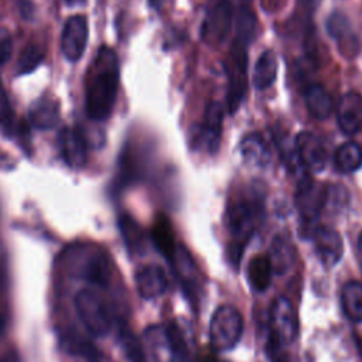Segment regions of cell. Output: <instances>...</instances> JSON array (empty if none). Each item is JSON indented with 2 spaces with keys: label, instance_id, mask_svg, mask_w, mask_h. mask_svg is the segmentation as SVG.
Masks as SVG:
<instances>
[{
  "label": "cell",
  "instance_id": "cell-17",
  "mask_svg": "<svg viewBox=\"0 0 362 362\" xmlns=\"http://www.w3.org/2000/svg\"><path fill=\"white\" fill-rule=\"evenodd\" d=\"M232 28V6L228 0H221L209 13L202 35L209 42H223Z\"/></svg>",
  "mask_w": 362,
  "mask_h": 362
},
{
  "label": "cell",
  "instance_id": "cell-13",
  "mask_svg": "<svg viewBox=\"0 0 362 362\" xmlns=\"http://www.w3.org/2000/svg\"><path fill=\"white\" fill-rule=\"evenodd\" d=\"M294 148L304 168L314 173H320L327 165V151L322 141L310 132H301L297 134Z\"/></svg>",
  "mask_w": 362,
  "mask_h": 362
},
{
  "label": "cell",
  "instance_id": "cell-6",
  "mask_svg": "<svg viewBox=\"0 0 362 362\" xmlns=\"http://www.w3.org/2000/svg\"><path fill=\"white\" fill-rule=\"evenodd\" d=\"M325 188L317 184L313 178L303 175L296 191V206L301 219L303 229L310 235L318 225V218L324 209Z\"/></svg>",
  "mask_w": 362,
  "mask_h": 362
},
{
  "label": "cell",
  "instance_id": "cell-34",
  "mask_svg": "<svg viewBox=\"0 0 362 362\" xmlns=\"http://www.w3.org/2000/svg\"><path fill=\"white\" fill-rule=\"evenodd\" d=\"M13 52V41L11 35L7 30L0 28V65H4Z\"/></svg>",
  "mask_w": 362,
  "mask_h": 362
},
{
  "label": "cell",
  "instance_id": "cell-29",
  "mask_svg": "<svg viewBox=\"0 0 362 362\" xmlns=\"http://www.w3.org/2000/svg\"><path fill=\"white\" fill-rule=\"evenodd\" d=\"M119 228L130 250L140 252L144 247V233L139 226V223L132 216L122 215L119 219Z\"/></svg>",
  "mask_w": 362,
  "mask_h": 362
},
{
  "label": "cell",
  "instance_id": "cell-23",
  "mask_svg": "<svg viewBox=\"0 0 362 362\" xmlns=\"http://www.w3.org/2000/svg\"><path fill=\"white\" fill-rule=\"evenodd\" d=\"M273 273L274 272L269 255L259 253L253 256L247 264V280L252 288L259 293L266 291L269 288Z\"/></svg>",
  "mask_w": 362,
  "mask_h": 362
},
{
  "label": "cell",
  "instance_id": "cell-26",
  "mask_svg": "<svg viewBox=\"0 0 362 362\" xmlns=\"http://www.w3.org/2000/svg\"><path fill=\"white\" fill-rule=\"evenodd\" d=\"M151 239H153V243L157 247V250L164 257L171 260L177 250V245H175L171 225L165 216H158L156 219L153 229H151Z\"/></svg>",
  "mask_w": 362,
  "mask_h": 362
},
{
  "label": "cell",
  "instance_id": "cell-7",
  "mask_svg": "<svg viewBox=\"0 0 362 362\" xmlns=\"http://www.w3.org/2000/svg\"><path fill=\"white\" fill-rule=\"evenodd\" d=\"M269 339L284 346L291 344L298 334V317L294 305L286 297L273 300L269 310Z\"/></svg>",
  "mask_w": 362,
  "mask_h": 362
},
{
  "label": "cell",
  "instance_id": "cell-5",
  "mask_svg": "<svg viewBox=\"0 0 362 362\" xmlns=\"http://www.w3.org/2000/svg\"><path fill=\"white\" fill-rule=\"evenodd\" d=\"M243 332V318L232 305H221L209 322V341L215 351L232 349Z\"/></svg>",
  "mask_w": 362,
  "mask_h": 362
},
{
  "label": "cell",
  "instance_id": "cell-24",
  "mask_svg": "<svg viewBox=\"0 0 362 362\" xmlns=\"http://www.w3.org/2000/svg\"><path fill=\"white\" fill-rule=\"evenodd\" d=\"M170 262H173L174 270L185 290L191 291L192 288H195L198 281V270L189 252L182 245L177 246V250Z\"/></svg>",
  "mask_w": 362,
  "mask_h": 362
},
{
  "label": "cell",
  "instance_id": "cell-14",
  "mask_svg": "<svg viewBox=\"0 0 362 362\" xmlns=\"http://www.w3.org/2000/svg\"><path fill=\"white\" fill-rule=\"evenodd\" d=\"M337 123L346 136H354L362 129V95L346 92L341 96L337 106Z\"/></svg>",
  "mask_w": 362,
  "mask_h": 362
},
{
  "label": "cell",
  "instance_id": "cell-42",
  "mask_svg": "<svg viewBox=\"0 0 362 362\" xmlns=\"http://www.w3.org/2000/svg\"><path fill=\"white\" fill-rule=\"evenodd\" d=\"M68 3H78V1H82V0H66Z\"/></svg>",
  "mask_w": 362,
  "mask_h": 362
},
{
  "label": "cell",
  "instance_id": "cell-43",
  "mask_svg": "<svg viewBox=\"0 0 362 362\" xmlns=\"http://www.w3.org/2000/svg\"><path fill=\"white\" fill-rule=\"evenodd\" d=\"M88 362H99V361H98V359H96V361H88Z\"/></svg>",
  "mask_w": 362,
  "mask_h": 362
},
{
  "label": "cell",
  "instance_id": "cell-11",
  "mask_svg": "<svg viewBox=\"0 0 362 362\" xmlns=\"http://www.w3.org/2000/svg\"><path fill=\"white\" fill-rule=\"evenodd\" d=\"M327 33L331 40L337 44L339 52L346 57L352 58L359 51V40L354 31V27L348 17L341 11H334L329 14L327 20Z\"/></svg>",
  "mask_w": 362,
  "mask_h": 362
},
{
  "label": "cell",
  "instance_id": "cell-31",
  "mask_svg": "<svg viewBox=\"0 0 362 362\" xmlns=\"http://www.w3.org/2000/svg\"><path fill=\"white\" fill-rule=\"evenodd\" d=\"M255 30H256V18H255L253 13L247 8H242L239 11L238 20H236L235 40L247 45L255 37Z\"/></svg>",
  "mask_w": 362,
  "mask_h": 362
},
{
  "label": "cell",
  "instance_id": "cell-28",
  "mask_svg": "<svg viewBox=\"0 0 362 362\" xmlns=\"http://www.w3.org/2000/svg\"><path fill=\"white\" fill-rule=\"evenodd\" d=\"M341 300L346 317L352 322H362V283H346L342 288Z\"/></svg>",
  "mask_w": 362,
  "mask_h": 362
},
{
  "label": "cell",
  "instance_id": "cell-12",
  "mask_svg": "<svg viewBox=\"0 0 362 362\" xmlns=\"http://www.w3.org/2000/svg\"><path fill=\"white\" fill-rule=\"evenodd\" d=\"M310 236L317 256L325 266H335L341 260L344 255V242L334 228L317 225Z\"/></svg>",
  "mask_w": 362,
  "mask_h": 362
},
{
  "label": "cell",
  "instance_id": "cell-20",
  "mask_svg": "<svg viewBox=\"0 0 362 362\" xmlns=\"http://www.w3.org/2000/svg\"><path fill=\"white\" fill-rule=\"evenodd\" d=\"M59 117V107L58 102L51 96H41L38 98L30 107L28 119L30 123L35 129L47 130L52 129Z\"/></svg>",
  "mask_w": 362,
  "mask_h": 362
},
{
  "label": "cell",
  "instance_id": "cell-10",
  "mask_svg": "<svg viewBox=\"0 0 362 362\" xmlns=\"http://www.w3.org/2000/svg\"><path fill=\"white\" fill-rule=\"evenodd\" d=\"M88 21L83 16L76 14L65 21L61 35V49L68 61L75 62L82 58L88 42Z\"/></svg>",
  "mask_w": 362,
  "mask_h": 362
},
{
  "label": "cell",
  "instance_id": "cell-36",
  "mask_svg": "<svg viewBox=\"0 0 362 362\" xmlns=\"http://www.w3.org/2000/svg\"><path fill=\"white\" fill-rule=\"evenodd\" d=\"M284 0H260L262 8L267 13H274L276 10H279L283 6Z\"/></svg>",
  "mask_w": 362,
  "mask_h": 362
},
{
  "label": "cell",
  "instance_id": "cell-37",
  "mask_svg": "<svg viewBox=\"0 0 362 362\" xmlns=\"http://www.w3.org/2000/svg\"><path fill=\"white\" fill-rule=\"evenodd\" d=\"M0 362H20V358H18V355H17L16 352L10 351V352H7V354L0 359Z\"/></svg>",
  "mask_w": 362,
  "mask_h": 362
},
{
  "label": "cell",
  "instance_id": "cell-35",
  "mask_svg": "<svg viewBox=\"0 0 362 362\" xmlns=\"http://www.w3.org/2000/svg\"><path fill=\"white\" fill-rule=\"evenodd\" d=\"M266 351H267V355H269L272 362H288L287 356L281 351V345H279V344H276L270 339L266 345Z\"/></svg>",
  "mask_w": 362,
  "mask_h": 362
},
{
  "label": "cell",
  "instance_id": "cell-1",
  "mask_svg": "<svg viewBox=\"0 0 362 362\" xmlns=\"http://www.w3.org/2000/svg\"><path fill=\"white\" fill-rule=\"evenodd\" d=\"M119 88V59L116 52L103 45L89 65L85 83L86 113L92 120H106L115 106Z\"/></svg>",
  "mask_w": 362,
  "mask_h": 362
},
{
  "label": "cell",
  "instance_id": "cell-22",
  "mask_svg": "<svg viewBox=\"0 0 362 362\" xmlns=\"http://www.w3.org/2000/svg\"><path fill=\"white\" fill-rule=\"evenodd\" d=\"M304 100L310 115L318 120H325L334 110L332 98L321 85H310L305 89Z\"/></svg>",
  "mask_w": 362,
  "mask_h": 362
},
{
  "label": "cell",
  "instance_id": "cell-25",
  "mask_svg": "<svg viewBox=\"0 0 362 362\" xmlns=\"http://www.w3.org/2000/svg\"><path fill=\"white\" fill-rule=\"evenodd\" d=\"M276 75H277L276 57L270 49H266L260 54V57L255 64L252 83L256 89L263 90L276 81Z\"/></svg>",
  "mask_w": 362,
  "mask_h": 362
},
{
  "label": "cell",
  "instance_id": "cell-32",
  "mask_svg": "<svg viewBox=\"0 0 362 362\" xmlns=\"http://www.w3.org/2000/svg\"><path fill=\"white\" fill-rule=\"evenodd\" d=\"M64 342H65L66 352H69V354L86 358L88 361H96L98 356H99L96 349L90 344H88L83 338H81V337L78 338V337L66 335L64 338Z\"/></svg>",
  "mask_w": 362,
  "mask_h": 362
},
{
  "label": "cell",
  "instance_id": "cell-3",
  "mask_svg": "<svg viewBox=\"0 0 362 362\" xmlns=\"http://www.w3.org/2000/svg\"><path fill=\"white\" fill-rule=\"evenodd\" d=\"M62 262L69 274L90 284L106 287L112 277L107 253L93 243H75L65 249Z\"/></svg>",
  "mask_w": 362,
  "mask_h": 362
},
{
  "label": "cell",
  "instance_id": "cell-19",
  "mask_svg": "<svg viewBox=\"0 0 362 362\" xmlns=\"http://www.w3.org/2000/svg\"><path fill=\"white\" fill-rule=\"evenodd\" d=\"M240 154L246 164L257 168H264L272 161L270 148L259 133H249L242 139Z\"/></svg>",
  "mask_w": 362,
  "mask_h": 362
},
{
  "label": "cell",
  "instance_id": "cell-15",
  "mask_svg": "<svg viewBox=\"0 0 362 362\" xmlns=\"http://www.w3.org/2000/svg\"><path fill=\"white\" fill-rule=\"evenodd\" d=\"M144 346L150 362H177L167 327L153 325L144 332Z\"/></svg>",
  "mask_w": 362,
  "mask_h": 362
},
{
  "label": "cell",
  "instance_id": "cell-33",
  "mask_svg": "<svg viewBox=\"0 0 362 362\" xmlns=\"http://www.w3.org/2000/svg\"><path fill=\"white\" fill-rule=\"evenodd\" d=\"M349 194L348 189L344 185H331L325 188V195H324V208H331V209H339L344 208L348 204Z\"/></svg>",
  "mask_w": 362,
  "mask_h": 362
},
{
  "label": "cell",
  "instance_id": "cell-27",
  "mask_svg": "<svg viewBox=\"0 0 362 362\" xmlns=\"http://www.w3.org/2000/svg\"><path fill=\"white\" fill-rule=\"evenodd\" d=\"M334 165L339 173L349 174L362 165V148L354 143H342L334 153Z\"/></svg>",
  "mask_w": 362,
  "mask_h": 362
},
{
  "label": "cell",
  "instance_id": "cell-39",
  "mask_svg": "<svg viewBox=\"0 0 362 362\" xmlns=\"http://www.w3.org/2000/svg\"><path fill=\"white\" fill-rule=\"evenodd\" d=\"M358 249H359V252L362 255V232L359 233V238H358Z\"/></svg>",
  "mask_w": 362,
  "mask_h": 362
},
{
  "label": "cell",
  "instance_id": "cell-30",
  "mask_svg": "<svg viewBox=\"0 0 362 362\" xmlns=\"http://www.w3.org/2000/svg\"><path fill=\"white\" fill-rule=\"evenodd\" d=\"M42 59H44V49L35 42L27 44L18 57L17 74L25 75L33 72L41 64Z\"/></svg>",
  "mask_w": 362,
  "mask_h": 362
},
{
  "label": "cell",
  "instance_id": "cell-41",
  "mask_svg": "<svg viewBox=\"0 0 362 362\" xmlns=\"http://www.w3.org/2000/svg\"><path fill=\"white\" fill-rule=\"evenodd\" d=\"M3 99V86H1V81H0V100Z\"/></svg>",
  "mask_w": 362,
  "mask_h": 362
},
{
  "label": "cell",
  "instance_id": "cell-2",
  "mask_svg": "<svg viewBox=\"0 0 362 362\" xmlns=\"http://www.w3.org/2000/svg\"><path fill=\"white\" fill-rule=\"evenodd\" d=\"M263 219V202L257 195H245L230 201L226 211V226L232 239L230 259L239 257Z\"/></svg>",
  "mask_w": 362,
  "mask_h": 362
},
{
  "label": "cell",
  "instance_id": "cell-9",
  "mask_svg": "<svg viewBox=\"0 0 362 362\" xmlns=\"http://www.w3.org/2000/svg\"><path fill=\"white\" fill-rule=\"evenodd\" d=\"M223 107L219 102L214 100L208 105L204 116V122L198 124L195 133V141L199 148L208 154H215L219 148V140L222 133Z\"/></svg>",
  "mask_w": 362,
  "mask_h": 362
},
{
  "label": "cell",
  "instance_id": "cell-38",
  "mask_svg": "<svg viewBox=\"0 0 362 362\" xmlns=\"http://www.w3.org/2000/svg\"><path fill=\"white\" fill-rule=\"evenodd\" d=\"M199 362H218V361H216V358H215L214 355L208 354V355H204V356L199 359Z\"/></svg>",
  "mask_w": 362,
  "mask_h": 362
},
{
  "label": "cell",
  "instance_id": "cell-18",
  "mask_svg": "<svg viewBox=\"0 0 362 362\" xmlns=\"http://www.w3.org/2000/svg\"><path fill=\"white\" fill-rule=\"evenodd\" d=\"M168 287V280L164 270L157 264H147L143 266L136 273V288L139 294L146 298L151 300L160 297L165 293Z\"/></svg>",
  "mask_w": 362,
  "mask_h": 362
},
{
  "label": "cell",
  "instance_id": "cell-40",
  "mask_svg": "<svg viewBox=\"0 0 362 362\" xmlns=\"http://www.w3.org/2000/svg\"><path fill=\"white\" fill-rule=\"evenodd\" d=\"M4 325H6V324H4V318L0 315V335H1L3 331H4Z\"/></svg>",
  "mask_w": 362,
  "mask_h": 362
},
{
  "label": "cell",
  "instance_id": "cell-8",
  "mask_svg": "<svg viewBox=\"0 0 362 362\" xmlns=\"http://www.w3.org/2000/svg\"><path fill=\"white\" fill-rule=\"evenodd\" d=\"M245 44L239 41H233L229 55L225 62V71L228 75V110L233 113L242 103V96L246 88V64H247V54H246Z\"/></svg>",
  "mask_w": 362,
  "mask_h": 362
},
{
  "label": "cell",
  "instance_id": "cell-16",
  "mask_svg": "<svg viewBox=\"0 0 362 362\" xmlns=\"http://www.w3.org/2000/svg\"><path fill=\"white\" fill-rule=\"evenodd\" d=\"M58 148L69 167L79 168L86 163L88 147L81 130L64 127L58 134Z\"/></svg>",
  "mask_w": 362,
  "mask_h": 362
},
{
  "label": "cell",
  "instance_id": "cell-21",
  "mask_svg": "<svg viewBox=\"0 0 362 362\" xmlns=\"http://www.w3.org/2000/svg\"><path fill=\"white\" fill-rule=\"evenodd\" d=\"M269 259L272 262L273 272L279 273V274H284L294 264L296 249H294L291 240L286 235L274 236L272 246H270Z\"/></svg>",
  "mask_w": 362,
  "mask_h": 362
},
{
  "label": "cell",
  "instance_id": "cell-4",
  "mask_svg": "<svg viewBox=\"0 0 362 362\" xmlns=\"http://www.w3.org/2000/svg\"><path fill=\"white\" fill-rule=\"evenodd\" d=\"M74 305L82 325L96 337L105 335L112 327L110 311L103 297L93 288H82L76 293Z\"/></svg>",
  "mask_w": 362,
  "mask_h": 362
}]
</instances>
